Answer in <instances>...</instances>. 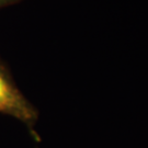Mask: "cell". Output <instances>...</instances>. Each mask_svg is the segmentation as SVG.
I'll return each instance as SVG.
<instances>
[{
	"mask_svg": "<svg viewBox=\"0 0 148 148\" xmlns=\"http://www.w3.org/2000/svg\"><path fill=\"white\" fill-rule=\"evenodd\" d=\"M21 0H0V9L5 8V7H8V5H12L14 3H18L20 2Z\"/></svg>",
	"mask_w": 148,
	"mask_h": 148,
	"instance_id": "obj_2",
	"label": "cell"
},
{
	"mask_svg": "<svg viewBox=\"0 0 148 148\" xmlns=\"http://www.w3.org/2000/svg\"><path fill=\"white\" fill-rule=\"evenodd\" d=\"M0 113L21 122L35 137L38 112L23 95L9 68L0 58Z\"/></svg>",
	"mask_w": 148,
	"mask_h": 148,
	"instance_id": "obj_1",
	"label": "cell"
}]
</instances>
